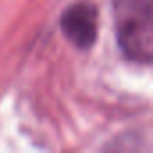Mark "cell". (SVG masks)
I'll return each mask as SVG.
<instances>
[{
    "mask_svg": "<svg viewBox=\"0 0 153 153\" xmlns=\"http://www.w3.org/2000/svg\"><path fill=\"white\" fill-rule=\"evenodd\" d=\"M114 20L123 54L137 63L153 56V4L151 0H115Z\"/></svg>",
    "mask_w": 153,
    "mask_h": 153,
    "instance_id": "6da1fadb",
    "label": "cell"
},
{
    "mask_svg": "<svg viewBox=\"0 0 153 153\" xmlns=\"http://www.w3.org/2000/svg\"><path fill=\"white\" fill-rule=\"evenodd\" d=\"M61 31L78 49H90L97 38V7L90 2H78L61 15Z\"/></svg>",
    "mask_w": 153,
    "mask_h": 153,
    "instance_id": "7a4b0ae2",
    "label": "cell"
}]
</instances>
